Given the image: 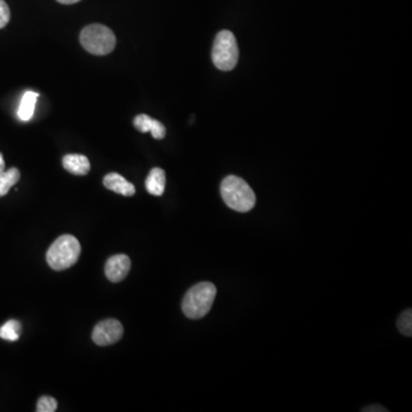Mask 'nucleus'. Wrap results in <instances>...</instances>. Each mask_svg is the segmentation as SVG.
<instances>
[{
  "instance_id": "1",
  "label": "nucleus",
  "mask_w": 412,
  "mask_h": 412,
  "mask_svg": "<svg viewBox=\"0 0 412 412\" xmlns=\"http://www.w3.org/2000/svg\"><path fill=\"white\" fill-rule=\"evenodd\" d=\"M221 196L227 206L237 212H249L256 205V195L247 181L236 175H229L221 182Z\"/></svg>"
},
{
  "instance_id": "2",
  "label": "nucleus",
  "mask_w": 412,
  "mask_h": 412,
  "mask_svg": "<svg viewBox=\"0 0 412 412\" xmlns=\"http://www.w3.org/2000/svg\"><path fill=\"white\" fill-rule=\"evenodd\" d=\"M217 295V288L210 282L196 284L187 292L182 300V310L188 319H202L210 312Z\"/></svg>"
},
{
  "instance_id": "3",
  "label": "nucleus",
  "mask_w": 412,
  "mask_h": 412,
  "mask_svg": "<svg viewBox=\"0 0 412 412\" xmlns=\"http://www.w3.org/2000/svg\"><path fill=\"white\" fill-rule=\"evenodd\" d=\"M81 247L78 240L73 235H62L52 244L46 253V260L54 271H66L78 261Z\"/></svg>"
},
{
  "instance_id": "4",
  "label": "nucleus",
  "mask_w": 412,
  "mask_h": 412,
  "mask_svg": "<svg viewBox=\"0 0 412 412\" xmlns=\"http://www.w3.org/2000/svg\"><path fill=\"white\" fill-rule=\"evenodd\" d=\"M240 51L234 33L228 30L220 31L214 40L212 61L218 69L230 71L238 62Z\"/></svg>"
},
{
  "instance_id": "5",
  "label": "nucleus",
  "mask_w": 412,
  "mask_h": 412,
  "mask_svg": "<svg viewBox=\"0 0 412 412\" xmlns=\"http://www.w3.org/2000/svg\"><path fill=\"white\" fill-rule=\"evenodd\" d=\"M81 44L92 54L107 55L114 51L116 37L105 25H90L81 30Z\"/></svg>"
},
{
  "instance_id": "6",
  "label": "nucleus",
  "mask_w": 412,
  "mask_h": 412,
  "mask_svg": "<svg viewBox=\"0 0 412 412\" xmlns=\"http://www.w3.org/2000/svg\"><path fill=\"white\" fill-rule=\"evenodd\" d=\"M124 328L117 319H108L98 323L92 334V339L98 346H109L123 337Z\"/></svg>"
},
{
  "instance_id": "7",
  "label": "nucleus",
  "mask_w": 412,
  "mask_h": 412,
  "mask_svg": "<svg viewBox=\"0 0 412 412\" xmlns=\"http://www.w3.org/2000/svg\"><path fill=\"white\" fill-rule=\"evenodd\" d=\"M129 271H131V259L126 254L112 256L105 264V276L114 283L122 282L129 275Z\"/></svg>"
},
{
  "instance_id": "8",
  "label": "nucleus",
  "mask_w": 412,
  "mask_h": 412,
  "mask_svg": "<svg viewBox=\"0 0 412 412\" xmlns=\"http://www.w3.org/2000/svg\"><path fill=\"white\" fill-rule=\"evenodd\" d=\"M133 125L141 133L151 132V136H154L157 140L165 138V126L160 122L156 121L154 118L149 117L148 114H138L134 118V121H133Z\"/></svg>"
},
{
  "instance_id": "9",
  "label": "nucleus",
  "mask_w": 412,
  "mask_h": 412,
  "mask_svg": "<svg viewBox=\"0 0 412 412\" xmlns=\"http://www.w3.org/2000/svg\"><path fill=\"white\" fill-rule=\"evenodd\" d=\"M103 184L107 189L112 190L114 193L119 194V195L129 197V196L136 194L134 184L129 182L126 179L118 173H109V175H105V179H103Z\"/></svg>"
},
{
  "instance_id": "10",
  "label": "nucleus",
  "mask_w": 412,
  "mask_h": 412,
  "mask_svg": "<svg viewBox=\"0 0 412 412\" xmlns=\"http://www.w3.org/2000/svg\"><path fill=\"white\" fill-rule=\"evenodd\" d=\"M62 165L66 171L75 175H86L90 170V160L84 155H66L62 160Z\"/></svg>"
},
{
  "instance_id": "11",
  "label": "nucleus",
  "mask_w": 412,
  "mask_h": 412,
  "mask_svg": "<svg viewBox=\"0 0 412 412\" xmlns=\"http://www.w3.org/2000/svg\"><path fill=\"white\" fill-rule=\"evenodd\" d=\"M166 175L164 170L155 167L151 170L146 180V189L154 196H162L165 190Z\"/></svg>"
},
{
  "instance_id": "12",
  "label": "nucleus",
  "mask_w": 412,
  "mask_h": 412,
  "mask_svg": "<svg viewBox=\"0 0 412 412\" xmlns=\"http://www.w3.org/2000/svg\"><path fill=\"white\" fill-rule=\"evenodd\" d=\"M38 97H40V94L33 92V90H28L23 94L18 110V118L21 121L28 122L33 118Z\"/></svg>"
},
{
  "instance_id": "13",
  "label": "nucleus",
  "mask_w": 412,
  "mask_h": 412,
  "mask_svg": "<svg viewBox=\"0 0 412 412\" xmlns=\"http://www.w3.org/2000/svg\"><path fill=\"white\" fill-rule=\"evenodd\" d=\"M20 178H21V175L16 167L1 172L0 173V197L7 195L11 188L18 184Z\"/></svg>"
},
{
  "instance_id": "14",
  "label": "nucleus",
  "mask_w": 412,
  "mask_h": 412,
  "mask_svg": "<svg viewBox=\"0 0 412 412\" xmlns=\"http://www.w3.org/2000/svg\"><path fill=\"white\" fill-rule=\"evenodd\" d=\"M21 323L16 319H9L0 326V338L7 341H18L21 334Z\"/></svg>"
},
{
  "instance_id": "15",
  "label": "nucleus",
  "mask_w": 412,
  "mask_h": 412,
  "mask_svg": "<svg viewBox=\"0 0 412 412\" xmlns=\"http://www.w3.org/2000/svg\"><path fill=\"white\" fill-rule=\"evenodd\" d=\"M397 328L400 330L401 334H404L406 337H411L412 334V310H408L399 316L397 319Z\"/></svg>"
},
{
  "instance_id": "16",
  "label": "nucleus",
  "mask_w": 412,
  "mask_h": 412,
  "mask_svg": "<svg viewBox=\"0 0 412 412\" xmlns=\"http://www.w3.org/2000/svg\"><path fill=\"white\" fill-rule=\"evenodd\" d=\"M57 409V401L54 397L42 396L37 402V412H54Z\"/></svg>"
},
{
  "instance_id": "17",
  "label": "nucleus",
  "mask_w": 412,
  "mask_h": 412,
  "mask_svg": "<svg viewBox=\"0 0 412 412\" xmlns=\"http://www.w3.org/2000/svg\"><path fill=\"white\" fill-rule=\"evenodd\" d=\"M11 18L8 5L4 0H0V29L6 27Z\"/></svg>"
},
{
  "instance_id": "18",
  "label": "nucleus",
  "mask_w": 412,
  "mask_h": 412,
  "mask_svg": "<svg viewBox=\"0 0 412 412\" xmlns=\"http://www.w3.org/2000/svg\"><path fill=\"white\" fill-rule=\"evenodd\" d=\"M363 411H388L387 409H384V408H382V406H369V408H367V409H363Z\"/></svg>"
},
{
  "instance_id": "19",
  "label": "nucleus",
  "mask_w": 412,
  "mask_h": 412,
  "mask_svg": "<svg viewBox=\"0 0 412 412\" xmlns=\"http://www.w3.org/2000/svg\"><path fill=\"white\" fill-rule=\"evenodd\" d=\"M57 3L64 4V5H73V4L79 3L81 0H57Z\"/></svg>"
},
{
  "instance_id": "20",
  "label": "nucleus",
  "mask_w": 412,
  "mask_h": 412,
  "mask_svg": "<svg viewBox=\"0 0 412 412\" xmlns=\"http://www.w3.org/2000/svg\"><path fill=\"white\" fill-rule=\"evenodd\" d=\"M5 171V160H4L3 155L0 154V173Z\"/></svg>"
}]
</instances>
